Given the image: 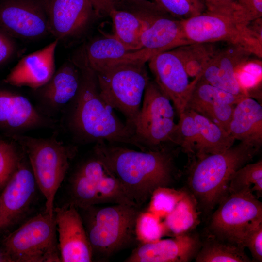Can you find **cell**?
<instances>
[{"label": "cell", "mask_w": 262, "mask_h": 262, "mask_svg": "<svg viewBox=\"0 0 262 262\" xmlns=\"http://www.w3.org/2000/svg\"><path fill=\"white\" fill-rule=\"evenodd\" d=\"M94 153L121 183L130 200L140 208L159 187H170L176 175L172 152L162 147L137 151L97 143Z\"/></svg>", "instance_id": "1"}, {"label": "cell", "mask_w": 262, "mask_h": 262, "mask_svg": "<svg viewBox=\"0 0 262 262\" xmlns=\"http://www.w3.org/2000/svg\"><path fill=\"white\" fill-rule=\"evenodd\" d=\"M74 63L81 77L77 93L70 103L67 124L71 131L86 142L126 143L139 148L134 128L122 122L101 96L96 73L82 62Z\"/></svg>", "instance_id": "2"}, {"label": "cell", "mask_w": 262, "mask_h": 262, "mask_svg": "<svg viewBox=\"0 0 262 262\" xmlns=\"http://www.w3.org/2000/svg\"><path fill=\"white\" fill-rule=\"evenodd\" d=\"M260 147L240 142L225 151L197 158L188 183L193 196L205 211H211L229 195V182L235 172L249 163Z\"/></svg>", "instance_id": "3"}, {"label": "cell", "mask_w": 262, "mask_h": 262, "mask_svg": "<svg viewBox=\"0 0 262 262\" xmlns=\"http://www.w3.org/2000/svg\"><path fill=\"white\" fill-rule=\"evenodd\" d=\"M10 136L28 158L36 185L46 199L44 213L54 217L55 196L76 155V148L53 137Z\"/></svg>", "instance_id": "4"}, {"label": "cell", "mask_w": 262, "mask_h": 262, "mask_svg": "<svg viewBox=\"0 0 262 262\" xmlns=\"http://www.w3.org/2000/svg\"><path fill=\"white\" fill-rule=\"evenodd\" d=\"M81 209L82 217L93 256L108 258L137 241L136 223L140 213L135 206L114 204L92 205Z\"/></svg>", "instance_id": "5"}, {"label": "cell", "mask_w": 262, "mask_h": 262, "mask_svg": "<svg viewBox=\"0 0 262 262\" xmlns=\"http://www.w3.org/2000/svg\"><path fill=\"white\" fill-rule=\"evenodd\" d=\"M145 62L113 66L96 73L102 98L134 128L145 89L150 81Z\"/></svg>", "instance_id": "6"}, {"label": "cell", "mask_w": 262, "mask_h": 262, "mask_svg": "<svg viewBox=\"0 0 262 262\" xmlns=\"http://www.w3.org/2000/svg\"><path fill=\"white\" fill-rule=\"evenodd\" d=\"M54 217L46 213L31 218L4 241L9 262H61Z\"/></svg>", "instance_id": "7"}, {"label": "cell", "mask_w": 262, "mask_h": 262, "mask_svg": "<svg viewBox=\"0 0 262 262\" xmlns=\"http://www.w3.org/2000/svg\"><path fill=\"white\" fill-rule=\"evenodd\" d=\"M70 193V203L79 209L106 203L136 206L118 179L95 154L82 162L73 173Z\"/></svg>", "instance_id": "8"}, {"label": "cell", "mask_w": 262, "mask_h": 262, "mask_svg": "<svg viewBox=\"0 0 262 262\" xmlns=\"http://www.w3.org/2000/svg\"><path fill=\"white\" fill-rule=\"evenodd\" d=\"M143 96L134 123L135 138L141 150L159 149L163 143L173 142L177 128L174 108L154 81H149Z\"/></svg>", "instance_id": "9"}, {"label": "cell", "mask_w": 262, "mask_h": 262, "mask_svg": "<svg viewBox=\"0 0 262 262\" xmlns=\"http://www.w3.org/2000/svg\"><path fill=\"white\" fill-rule=\"evenodd\" d=\"M219 205L209 225L213 237L243 246L246 234L262 223V202L246 189L229 194Z\"/></svg>", "instance_id": "10"}, {"label": "cell", "mask_w": 262, "mask_h": 262, "mask_svg": "<svg viewBox=\"0 0 262 262\" xmlns=\"http://www.w3.org/2000/svg\"><path fill=\"white\" fill-rule=\"evenodd\" d=\"M185 36L190 43L224 41L240 46L259 57L262 56V38L248 25L226 16L205 11L182 19Z\"/></svg>", "instance_id": "11"}, {"label": "cell", "mask_w": 262, "mask_h": 262, "mask_svg": "<svg viewBox=\"0 0 262 262\" xmlns=\"http://www.w3.org/2000/svg\"><path fill=\"white\" fill-rule=\"evenodd\" d=\"M0 27L14 38L45 37L50 33L45 0H0Z\"/></svg>", "instance_id": "12"}, {"label": "cell", "mask_w": 262, "mask_h": 262, "mask_svg": "<svg viewBox=\"0 0 262 262\" xmlns=\"http://www.w3.org/2000/svg\"><path fill=\"white\" fill-rule=\"evenodd\" d=\"M148 66L154 82L173 103L178 115L183 113L197 79L189 82L183 62L174 49L152 56Z\"/></svg>", "instance_id": "13"}, {"label": "cell", "mask_w": 262, "mask_h": 262, "mask_svg": "<svg viewBox=\"0 0 262 262\" xmlns=\"http://www.w3.org/2000/svg\"><path fill=\"white\" fill-rule=\"evenodd\" d=\"M61 262H90L93 253L83 222L73 204L54 208Z\"/></svg>", "instance_id": "14"}, {"label": "cell", "mask_w": 262, "mask_h": 262, "mask_svg": "<svg viewBox=\"0 0 262 262\" xmlns=\"http://www.w3.org/2000/svg\"><path fill=\"white\" fill-rule=\"evenodd\" d=\"M36 185L31 167L21 158L0 195V230L13 226L23 216L32 203Z\"/></svg>", "instance_id": "15"}, {"label": "cell", "mask_w": 262, "mask_h": 262, "mask_svg": "<svg viewBox=\"0 0 262 262\" xmlns=\"http://www.w3.org/2000/svg\"><path fill=\"white\" fill-rule=\"evenodd\" d=\"M54 121L35 108L25 96L0 89V129L10 136L30 130L52 128Z\"/></svg>", "instance_id": "16"}, {"label": "cell", "mask_w": 262, "mask_h": 262, "mask_svg": "<svg viewBox=\"0 0 262 262\" xmlns=\"http://www.w3.org/2000/svg\"><path fill=\"white\" fill-rule=\"evenodd\" d=\"M251 54L246 49L230 44L218 49L198 75V80L236 96H248L240 85L236 72Z\"/></svg>", "instance_id": "17"}, {"label": "cell", "mask_w": 262, "mask_h": 262, "mask_svg": "<svg viewBox=\"0 0 262 262\" xmlns=\"http://www.w3.org/2000/svg\"><path fill=\"white\" fill-rule=\"evenodd\" d=\"M49 33L59 41L80 34L95 13L89 0H45Z\"/></svg>", "instance_id": "18"}, {"label": "cell", "mask_w": 262, "mask_h": 262, "mask_svg": "<svg viewBox=\"0 0 262 262\" xmlns=\"http://www.w3.org/2000/svg\"><path fill=\"white\" fill-rule=\"evenodd\" d=\"M80 77V70L72 60L64 62L46 84L34 90L41 105L40 111L51 118L64 110L77 93Z\"/></svg>", "instance_id": "19"}, {"label": "cell", "mask_w": 262, "mask_h": 262, "mask_svg": "<svg viewBox=\"0 0 262 262\" xmlns=\"http://www.w3.org/2000/svg\"><path fill=\"white\" fill-rule=\"evenodd\" d=\"M59 41L55 40L22 58L4 79L5 83L36 90L46 84L56 71L55 51Z\"/></svg>", "instance_id": "20"}, {"label": "cell", "mask_w": 262, "mask_h": 262, "mask_svg": "<svg viewBox=\"0 0 262 262\" xmlns=\"http://www.w3.org/2000/svg\"><path fill=\"white\" fill-rule=\"evenodd\" d=\"M201 245L197 236L187 233L172 238L141 244L126 262H187L196 256Z\"/></svg>", "instance_id": "21"}, {"label": "cell", "mask_w": 262, "mask_h": 262, "mask_svg": "<svg viewBox=\"0 0 262 262\" xmlns=\"http://www.w3.org/2000/svg\"><path fill=\"white\" fill-rule=\"evenodd\" d=\"M228 133L236 140L260 147L262 144V107L245 96L235 105Z\"/></svg>", "instance_id": "22"}, {"label": "cell", "mask_w": 262, "mask_h": 262, "mask_svg": "<svg viewBox=\"0 0 262 262\" xmlns=\"http://www.w3.org/2000/svg\"><path fill=\"white\" fill-rule=\"evenodd\" d=\"M132 51L111 36L91 42L74 57L97 73L131 62Z\"/></svg>", "instance_id": "23"}, {"label": "cell", "mask_w": 262, "mask_h": 262, "mask_svg": "<svg viewBox=\"0 0 262 262\" xmlns=\"http://www.w3.org/2000/svg\"><path fill=\"white\" fill-rule=\"evenodd\" d=\"M140 43L142 49L158 53L191 44L185 36L182 19H173L167 15L154 20L142 33Z\"/></svg>", "instance_id": "24"}, {"label": "cell", "mask_w": 262, "mask_h": 262, "mask_svg": "<svg viewBox=\"0 0 262 262\" xmlns=\"http://www.w3.org/2000/svg\"><path fill=\"white\" fill-rule=\"evenodd\" d=\"M162 9L150 11L144 17L131 13L113 9L109 16L114 27V38L120 42L129 51L142 49L140 39L142 33L157 17L166 15Z\"/></svg>", "instance_id": "25"}, {"label": "cell", "mask_w": 262, "mask_h": 262, "mask_svg": "<svg viewBox=\"0 0 262 262\" xmlns=\"http://www.w3.org/2000/svg\"><path fill=\"white\" fill-rule=\"evenodd\" d=\"M188 110L194 118L197 129L195 154L197 158L222 153L234 145L235 140L225 130L205 116Z\"/></svg>", "instance_id": "26"}, {"label": "cell", "mask_w": 262, "mask_h": 262, "mask_svg": "<svg viewBox=\"0 0 262 262\" xmlns=\"http://www.w3.org/2000/svg\"><path fill=\"white\" fill-rule=\"evenodd\" d=\"M197 205L193 195L186 192L175 208L164 218L169 235L176 236L186 233L198 225L199 220Z\"/></svg>", "instance_id": "27"}, {"label": "cell", "mask_w": 262, "mask_h": 262, "mask_svg": "<svg viewBox=\"0 0 262 262\" xmlns=\"http://www.w3.org/2000/svg\"><path fill=\"white\" fill-rule=\"evenodd\" d=\"M242 246L212 237L206 240L196 256V262H250Z\"/></svg>", "instance_id": "28"}, {"label": "cell", "mask_w": 262, "mask_h": 262, "mask_svg": "<svg viewBox=\"0 0 262 262\" xmlns=\"http://www.w3.org/2000/svg\"><path fill=\"white\" fill-rule=\"evenodd\" d=\"M214 43H194L174 49L188 76L196 78L217 50Z\"/></svg>", "instance_id": "29"}, {"label": "cell", "mask_w": 262, "mask_h": 262, "mask_svg": "<svg viewBox=\"0 0 262 262\" xmlns=\"http://www.w3.org/2000/svg\"><path fill=\"white\" fill-rule=\"evenodd\" d=\"M244 97L236 96L198 80L191 92L186 109L194 110L198 107L214 103L236 105Z\"/></svg>", "instance_id": "30"}, {"label": "cell", "mask_w": 262, "mask_h": 262, "mask_svg": "<svg viewBox=\"0 0 262 262\" xmlns=\"http://www.w3.org/2000/svg\"><path fill=\"white\" fill-rule=\"evenodd\" d=\"M249 189L260 196L262 194V160L247 163L237 170L229 186V194Z\"/></svg>", "instance_id": "31"}, {"label": "cell", "mask_w": 262, "mask_h": 262, "mask_svg": "<svg viewBox=\"0 0 262 262\" xmlns=\"http://www.w3.org/2000/svg\"><path fill=\"white\" fill-rule=\"evenodd\" d=\"M161 219L148 211L140 212L136 223L137 241L141 244L152 243L169 235L164 223Z\"/></svg>", "instance_id": "32"}, {"label": "cell", "mask_w": 262, "mask_h": 262, "mask_svg": "<svg viewBox=\"0 0 262 262\" xmlns=\"http://www.w3.org/2000/svg\"><path fill=\"white\" fill-rule=\"evenodd\" d=\"M186 192L170 187H159L152 193L147 211L163 218L175 208Z\"/></svg>", "instance_id": "33"}, {"label": "cell", "mask_w": 262, "mask_h": 262, "mask_svg": "<svg viewBox=\"0 0 262 262\" xmlns=\"http://www.w3.org/2000/svg\"><path fill=\"white\" fill-rule=\"evenodd\" d=\"M179 116L173 142L188 154H195L197 133L194 118L188 109H185Z\"/></svg>", "instance_id": "34"}, {"label": "cell", "mask_w": 262, "mask_h": 262, "mask_svg": "<svg viewBox=\"0 0 262 262\" xmlns=\"http://www.w3.org/2000/svg\"><path fill=\"white\" fill-rule=\"evenodd\" d=\"M21 158L16 146L0 137V190L12 177Z\"/></svg>", "instance_id": "35"}, {"label": "cell", "mask_w": 262, "mask_h": 262, "mask_svg": "<svg viewBox=\"0 0 262 262\" xmlns=\"http://www.w3.org/2000/svg\"><path fill=\"white\" fill-rule=\"evenodd\" d=\"M160 6L168 14L180 19H186L206 11L201 0H158Z\"/></svg>", "instance_id": "36"}, {"label": "cell", "mask_w": 262, "mask_h": 262, "mask_svg": "<svg viewBox=\"0 0 262 262\" xmlns=\"http://www.w3.org/2000/svg\"><path fill=\"white\" fill-rule=\"evenodd\" d=\"M235 105L214 103L202 105L194 111L208 118L228 132Z\"/></svg>", "instance_id": "37"}, {"label": "cell", "mask_w": 262, "mask_h": 262, "mask_svg": "<svg viewBox=\"0 0 262 262\" xmlns=\"http://www.w3.org/2000/svg\"><path fill=\"white\" fill-rule=\"evenodd\" d=\"M205 4L206 11L228 16L242 24L247 25L242 10L236 4L235 0H201Z\"/></svg>", "instance_id": "38"}, {"label": "cell", "mask_w": 262, "mask_h": 262, "mask_svg": "<svg viewBox=\"0 0 262 262\" xmlns=\"http://www.w3.org/2000/svg\"><path fill=\"white\" fill-rule=\"evenodd\" d=\"M242 246L249 249L256 261H262V223L246 234L243 240Z\"/></svg>", "instance_id": "39"}, {"label": "cell", "mask_w": 262, "mask_h": 262, "mask_svg": "<svg viewBox=\"0 0 262 262\" xmlns=\"http://www.w3.org/2000/svg\"><path fill=\"white\" fill-rule=\"evenodd\" d=\"M14 38L0 27V65L9 60L16 52Z\"/></svg>", "instance_id": "40"}, {"label": "cell", "mask_w": 262, "mask_h": 262, "mask_svg": "<svg viewBox=\"0 0 262 262\" xmlns=\"http://www.w3.org/2000/svg\"><path fill=\"white\" fill-rule=\"evenodd\" d=\"M235 2L242 10L248 23L262 17V0H235Z\"/></svg>", "instance_id": "41"}, {"label": "cell", "mask_w": 262, "mask_h": 262, "mask_svg": "<svg viewBox=\"0 0 262 262\" xmlns=\"http://www.w3.org/2000/svg\"><path fill=\"white\" fill-rule=\"evenodd\" d=\"M94 9L95 14L99 16H109L115 9L113 0H89Z\"/></svg>", "instance_id": "42"}, {"label": "cell", "mask_w": 262, "mask_h": 262, "mask_svg": "<svg viewBox=\"0 0 262 262\" xmlns=\"http://www.w3.org/2000/svg\"><path fill=\"white\" fill-rule=\"evenodd\" d=\"M115 3V1L125 0H113ZM134 1H138L143 2L146 6L149 8H153L156 6L157 5H160L158 3V0H127Z\"/></svg>", "instance_id": "43"}, {"label": "cell", "mask_w": 262, "mask_h": 262, "mask_svg": "<svg viewBox=\"0 0 262 262\" xmlns=\"http://www.w3.org/2000/svg\"><path fill=\"white\" fill-rule=\"evenodd\" d=\"M0 262H9L5 253L0 252Z\"/></svg>", "instance_id": "44"}]
</instances>
